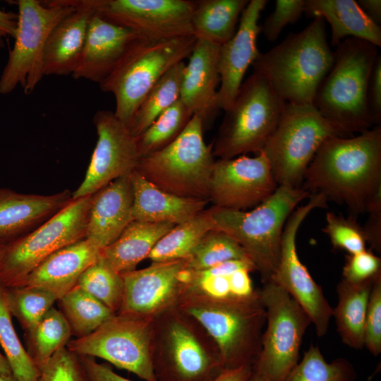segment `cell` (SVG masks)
Returning <instances> with one entry per match:
<instances>
[{"label":"cell","mask_w":381,"mask_h":381,"mask_svg":"<svg viewBox=\"0 0 381 381\" xmlns=\"http://www.w3.org/2000/svg\"><path fill=\"white\" fill-rule=\"evenodd\" d=\"M15 42L0 76V94L11 93L20 85L31 94L42 78L44 52L53 28L75 8V0H18Z\"/></svg>","instance_id":"obj_11"},{"label":"cell","mask_w":381,"mask_h":381,"mask_svg":"<svg viewBox=\"0 0 381 381\" xmlns=\"http://www.w3.org/2000/svg\"><path fill=\"white\" fill-rule=\"evenodd\" d=\"M97 140L83 181L72 198L92 195L111 181L133 172L140 156L137 137L110 110H98L94 116Z\"/></svg>","instance_id":"obj_16"},{"label":"cell","mask_w":381,"mask_h":381,"mask_svg":"<svg viewBox=\"0 0 381 381\" xmlns=\"http://www.w3.org/2000/svg\"><path fill=\"white\" fill-rule=\"evenodd\" d=\"M310 195L301 188L278 186L269 198L250 211L213 205L207 210L215 229L226 233L240 244L265 283L272 279L277 270L287 219L297 205Z\"/></svg>","instance_id":"obj_4"},{"label":"cell","mask_w":381,"mask_h":381,"mask_svg":"<svg viewBox=\"0 0 381 381\" xmlns=\"http://www.w3.org/2000/svg\"><path fill=\"white\" fill-rule=\"evenodd\" d=\"M139 37L96 12L90 22L81 54L71 76L101 83Z\"/></svg>","instance_id":"obj_23"},{"label":"cell","mask_w":381,"mask_h":381,"mask_svg":"<svg viewBox=\"0 0 381 381\" xmlns=\"http://www.w3.org/2000/svg\"><path fill=\"white\" fill-rule=\"evenodd\" d=\"M18 21V13L5 11L0 8V48L4 47V38H14Z\"/></svg>","instance_id":"obj_51"},{"label":"cell","mask_w":381,"mask_h":381,"mask_svg":"<svg viewBox=\"0 0 381 381\" xmlns=\"http://www.w3.org/2000/svg\"><path fill=\"white\" fill-rule=\"evenodd\" d=\"M332 136L350 137L313 104L286 102L279 123L262 150L277 185L301 188L317 150Z\"/></svg>","instance_id":"obj_10"},{"label":"cell","mask_w":381,"mask_h":381,"mask_svg":"<svg viewBox=\"0 0 381 381\" xmlns=\"http://www.w3.org/2000/svg\"><path fill=\"white\" fill-rule=\"evenodd\" d=\"M215 229L207 210L192 219L175 225L155 246L147 259L152 262L187 258L200 241Z\"/></svg>","instance_id":"obj_33"},{"label":"cell","mask_w":381,"mask_h":381,"mask_svg":"<svg viewBox=\"0 0 381 381\" xmlns=\"http://www.w3.org/2000/svg\"><path fill=\"white\" fill-rule=\"evenodd\" d=\"M92 195L73 199L26 235L6 245L0 256V284L21 286L27 277L56 251L85 238Z\"/></svg>","instance_id":"obj_12"},{"label":"cell","mask_w":381,"mask_h":381,"mask_svg":"<svg viewBox=\"0 0 381 381\" xmlns=\"http://www.w3.org/2000/svg\"><path fill=\"white\" fill-rule=\"evenodd\" d=\"M175 224L133 220L118 238L103 248L100 258L119 274L135 270L159 241Z\"/></svg>","instance_id":"obj_30"},{"label":"cell","mask_w":381,"mask_h":381,"mask_svg":"<svg viewBox=\"0 0 381 381\" xmlns=\"http://www.w3.org/2000/svg\"><path fill=\"white\" fill-rule=\"evenodd\" d=\"M71 335L66 319L54 307L31 332L25 333L27 351L40 371L56 352L66 346Z\"/></svg>","instance_id":"obj_36"},{"label":"cell","mask_w":381,"mask_h":381,"mask_svg":"<svg viewBox=\"0 0 381 381\" xmlns=\"http://www.w3.org/2000/svg\"><path fill=\"white\" fill-rule=\"evenodd\" d=\"M4 246H0V256L1 255V253H2L3 250H4Z\"/></svg>","instance_id":"obj_57"},{"label":"cell","mask_w":381,"mask_h":381,"mask_svg":"<svg viewBox=\"0 0 381 381\" xmlns=\"http://www.w3.org/2000/svg\"><path fill=\"white\" fill-rule=\"evenodd\" d=\"M200 119L193 115L170 144L140 159L135 169L160 189L176 195L209 201L215 160L213 143L206 144Z\"/></svg>","instance_id":"obj_8"},{"label":"cell","mask_w":381,"mask_h":381,"mask_svg":"<svg viewBox=\"0 0 381 381\" xmlns=\"http://www.w3.org/2000/svg\"><path fill=\"white\" fill-rule=\"evenodd\" d=\"M359 6L377 25L381 23V1L380 0H358Z\"/></svg>","instance_id":"obj_53"},{"label":"cell","mask_w":381,"mask_h":381,"mask_svg":"<svg viewBox=\"0 0 381 381\" xmlns=\"http://www.w3.org/2000/svg\"><path fill=\"white\" fill-rule=\"evenodd\" d=\"M59 310L66 319L72 335L85 337L115 315L92 296L75 285L57 300Z\"/></svg>","instance_id":"obj_35"},{"label":"cell","mask_w":381,"mask_h":381,"mask_svg":"<svg viewBox=\"0 0 381 381\" xmlns=\"http://www.w3.org/2000/svg\"><path fill=\"white\" fill-rule=\"evenodd\" d=\"M258 295L267 327L253 370L267 381H284L298 363L303 335L312 322L297 301L272 280L263 283Z\"/></svg>","instance_id":"obj_13"},{"label":"cell","mask_w":381,"mask_h":381,"mask_svg":"<svg viewBox=\"0 0 381 381\" xmlns=\"http://www.w3.org/2000/svg\"><path fill=\"white\" fill-rule=\"evenodd\" d=\"M374 279L358 284L342 279L337 287L338 303L332 316L343 343L355 349L364 347L365 315Z\"/></svg>","instance_id":"obj_31"},{"label":"cell","mask_w":381,"mask_h":381,"mask_svg":"<svg viewBox=\"0 0 381 381\" xmlns=\"http://www.w3.org/2000/svg\"><path fill=\"white\" fill-rule=\"evenodd\" d=\"M368 102L374 126L381 123V55L374 62L368 88Z\"/></svg>","instance_id":"obj_48"},{"label":"cell","mask_w":381,"mask_h":381,"mask_svg":"<svg viewBox=\"0 0 381 381\" xmlns=\"http://www.w3.org/2000/svg\"><path fill=\"white\" fill-rule=\"evenodd\" d=\"M267 2V0L249 1L241 15L235 35L220 45L218 104L224 111L233 104L246 71L260 54L257 46L258 35L260 32L258 20Z\"/></svg>","instance_id":"obj_20"},{"label":"cell","mask_w":381,"mask_h":381,"mask_svg":"<svg viewBox=\"0 0 381 381\" xmlns=\"http://www.w3.org/2000/svg\"><path fill=\"white\" fill-rule=\"evenodd\" d=\"M153 321L116 313L91 334L70 340L66 347L78 356L105 360L145 381H157L152 364Z\"/></svg>","instance_id":"obj_14"},{"label":"cell","mask_w":381,"mask_h":381,"mask_svg":"<svg viewBox=\"0 0 381 381\" xmlns=\"http://www.w3.org/2000/svg\"><path fill=\"white\" fill-rule=\"evenodd\" d=\"M333 52V65L317 90L313 105L323 117L353 136L375 126L368 88L378 47L348 37Z\"/></svg>","instance_id":"obj_3"},{"label":"cell","mask_w":381,"mask_h":381,"mask_svg":"<svg viewBox=\"0 0 381 381\" xmlns=\"http://www.w3.org/2000/svg\"><path fill=\"white\" fill-rule=\"evenodd\" d=\"M351 363L338 358L328 363L318 346L311 345L284 381H355Z\"/></svg>","instance_id":"obj_42"},{"label":"cell","mask_w":381,"mask_h":381,"mask_svg":"<svg viewBox=\"0 0 381 381\" xmlns=\"http://www.w3.org/2000/svg\"><path fill=\"white\" fill-rule=\"evenodd\" d=\"M285 103L262 76L253 73L225 111L213 142L214 157L232 159L262 152L279 123Z\"/></svg>","instance_id":"obj_9"},{"label":"cell","mask_w":381,"mask_h":381,"mask_svg":"<svg viewBox=\"0 0 381 381\" xmlns=\"http://www.w3.org/2000/svg\"><path fill=\"white\" fill-rule=\"evenodd\" d=\"M0 374L10 376L13 375L9 364L4 356L0 353Z\"/></svg>","instance_id":"obj_54"},{"label":"cell","mask_w":381,"mask_h":381,"mask_svg":"<svg viewBox=\"0 0 381 381\" xmlns=\"http://www.w3.org/2000/svg\"><path fill=\"white\" fill-rule=\"evenodd\" d=\"M189 0H97V13L139 36L169 40L193 35Z\"/></svg>","instance_id":"obj_17"},{"label":"cell","mask_w":381,"mask_h":381,"mask_svg":"<svg viewBox=\"0 0 381 381\" xmlns=\"http://www.w3.org/2000/svg\"><path fill=\"white\" fill-rule=\"evenodd\" d=\"M196 41L194 35L169 40L139 37L99 84L103 92L114 95V114L127 127L150 90L171 67L190 56Z\"/></svg>","instance_id":"obj_6"},{"label":"cell","mask_w":381,"mask_h":381,"mask_svg":"<svg viewBox=\"0 0 381 381\" xmlns=\"http://www.w3.org/2000/svg\"><path fill=\"white\" fill-rule=\"evenodd\" d=\"M152 364L157 381H210L224 370L214 341L177 306L154 319Z\"/></svg>","instance_id":"obj_5"},{"label":"cell","mask_w":381,"mask_h":381,"mask_svg":"<svg viewBox=\"0 0 381 381\" xmlns=\"http://www.w3.org/2000/svg\"><path fill=\"white\" fill-rule=\"evenodd\" d=\"M333 62L325 20L315 17L301 31L289 34L272 49L260 53L252 66L253 73L262 76L284 102L313 104Z\"/></svg>","instance_id":"obj_2"},{"label":"cell","mask_w":381,"mask_h":381,"mask_svg":"<svg viewBox=\"0 0 381 381\" xmlns=\"http://www.w3.org/2000/svg\"><path fill=\"white\" fill-rule=\"evenodd\" d=\"M301 187L344 204L351 216L365 212L381 186V126L356 136L327 138L309 164Z\"/></svg>","instance_id":"obj_1"},{"label":"cell","mask_w":381,"mask_h":381,"mask_svg":"<svg viewBox=\"0 0 381 381\" xmlns=\"http://www.w3.org/2000/svg\"><path fill=\"white\" fill-rule=\"evenodd\" d=\"M305 5L306 0H277L274 11L260 25V32L268 41H275L288 24L301 18Z\"/></svg>","instance_id":"obj_45"},{"label":"cell","mask_w":381,"mask_h":381,"mask_svg":"<svg viewBox=\"0 0 381 381\" xmlns=\"http://www.w3.org/2000/svg\"><path fill=\"white\" fill-rule=\"evenodd\" d=\"M6 298L12 316L25 333L35 328L58 300L50 291L28 286L6 288Z\"/></svg>","instance_id":"obj_40"},{"label":"cell","mask_w":381,"mask_h":381,"mask_svg":"<svg viewBox=\"0 0 381 381\" xmlns=\"http://www.w3.org/2000/svg\"><path fill=\"white\" fill-rule=\"evenodd\" d=\"M100 252L86 238L67 246L40 264L22 286L44 289L59 299L77 284L83 272L99 259Z\"/></svg>","instance_id":"obj_27"},{"label":"cell","mask_w":381,"mask_h":381,"mask_svg":"<svg viewBox=\"0 0 381 381\" xmlns=\"http://www.w3.org/2000/svg\"><path fill=\"white\" fill-rule=\"evenodd\" d=\"M381 274V259L373 253L364 251L349 255L343 268L344 280L353 284L374 279Z\"/></svg>","instance_id":"obj_47"},{"label":"cell","mask_w":381,"mask_h":381,"mask_svg":"<svg viewBox=\"0 0 381 381\" xmlns=\"http://www.w3.org/2000/svg\"><path fill=\"white\" fill-rule=\"evenodd\" d=\"M71 200L69 190L42 195L0 188V246H6L33 231Z\"/></svg>","instance_id":"obj_24"},{"label":"cell","mask_w":381,"mask_h":381,"mask_svg":"<svg viewBox=\"0 0 381 381\" xmlns=\"http://www.w3.org/2000/svg\"><path fill=\"white\" fill-rule=\"evenodd\" d=\"M185 66L184 61L174 65L150 90L128 126L133 135H140L160 114L180 99Z\"/></svg>","instance_id":"obj_34"},{"label":"cell","mask_w":381,"mask_h":381,"mask_svg":"<svg viewBox=\"0 0 381 381\" xmlns=\"http://www.w3.org/2000/svg\"><path fill=\"white\" fill-rule=\"evenodd\" d=\"M219 48L220 45L197 39L181 80L180 99L200 119L204 131L212 126L220 110L217 90L220 83Z\"/></svg>","instance_id":"obj_21"},{"label":"cell","mask_w":381,"mask_h":381,"mask_svg":"<svg viewBox=\"0 0 381 381\" xmlns=\"http://www.w3.org/2000/svg\"><path fill=\"white\" fill-rule=\"evenodd\" d=\"M130 175L111 181L92 195L85 238L101 250L116 241L133 221Z\"/></svg>","instance_id":"obj_25"},{"label":"cell","mask_w":381,"mask_h":381,"mask_svg":"<svg viewBox=\"0 0 381 381\" xmlns=\"http://www.w3.org/2000/svg\"><path fill=\"white\" fill-rule=\"evenodd\" d=\"M309 201L290 214L282 233L279 261L272 280L288 292L301 306L314 325L318 337L324 336L333 315V308L323 291L300 260L296 250V234L307 217L315 208L327 207L326 198L312 193Z\"/></svg>","instance_id":"obj_15"},{"label":"cell","mask_w":381,"mask_h":381,"mask_svg":"<svg viewBox=\"0 0 381 381\" xmlns=\"http://www.w3.org/2000/svg\"><path fill=\"white\" fill-rule=\"evenodd\" d=\"M304 13L321 17L331 28L330 44L337 47L344 39H361L381 46V28L365 14L354 0H306Z\"/></svg>","instance_id":"obj_29"},{"label":"cell","mask_w":381,"mask_h":381,"mask_svg":"<svg viewBox=\"0 0 381 381\" xmlns=\"http://www.w3.org/2000/svg\"><path fill=\"white\" fill-rule=\"evenodd\" d=\"M247 381H267L258 373L255 372L252 368V372L248 378Z\"/></svg>","instance_id":"obj_55"},{"label":"cell","mask_w":381,"mask_h":381,"mask_svg":"<svg viewBox=\"0 0 381 381\" xmlns=\"http://www.w3.org/2000/svg\"><path fill=\"white\" fill-rule=\"evenodd\" d=\"M369 217L363 227L366 243L377 252L381 250V210L367 212Z\"/></svg>","instance_id":"obj_50"},{"label":"cell","mask_w":381,"mask_h":381,"mask_svg":"<svg viewBox=\"0 0 381 381\" xmlns=\"http://www.w3.org/2000/svg\"><path fill=\"white\" fill-rule=\"evenodd\" d=\"M193 116L181 99L176 101L137 137L140 158L173 142L185 129Z\"/></svg>","instance_id":"obj_38"},{"label":"cell","mask_w":381,"mask_h":381,"mask_svg":"<svg viewBox=\"0 0 381 381\" xmlns=\"http://www.w3.org/2000/svg\"><path fill=\"white\" fill-rule=\"evenodd\" d=\"M176 306L208 333L219 349L224 370L253 365L266 323L265 308L258 294L242 301L182 299Z\"/></svg>","instance_id":"obj_7"},{"label":"cell","mask_w":381,"mask_h":381,"mask_svg":"<svg viewBox=\"0 0 381 381\" xmlns=\"http://www.w3.org/2000/svg\"><path fill=\"white\" fill-rule=\"evenodd\" d=\"M252 365L226 369L210 381H247L252 372Z\"/></svg>","instance_id":"obj_52"},{"label":"cell","mask_w":381,"mask_h":381,"mask_svg":"<svg viewBox=\"0 0 381 381\" xmlns=\"http://www.w3.org/2000/svg\"><path fill=\"white\" fill-rule=\"evenodd\" d=\"M130 176L133 190V220L176 225L196 216L209 203L163 190L135 170Z\"/></svg>","instance_id":"obj_28"},{"label":"cell","mask_w":381,"mask_h":381,"mask_svg":"<svg viewBox=\"0 0 381 381\" xmlns=\"http://www.w3.org/2000/svg\"><path fill=\"white\" fill-rule=\"evenodd\" d=\"M277 187L262 151L254 157L219 159L212 172L209 201L213 206L245 210L260 205Z\"/></svg>","instance_id":"obj_18"},{"label":"cell","mask_w":381,"mask_h":381,"mask_svg":"<svg viewBox=\"0 0 381 381\" xmlns=\"http://www.w3.org/2000/svg\"><path fill=\"white\" fill-rule=\"evenodd\" d=\"M187 268L202 270L234 260L248 259L240 244L226 233L209 231L187 258Z\"/></svg>","instance_id":"obj_41"},{"label":"cell","mask_w":381,"mask_h":381,"mask_svg":"<svg viewBox=\"0 0 381 381\" xmlns=\"http://www.w3.org/2000/svg\"><path fill=\"white\" fill-rule=\"evenodd\" d=\"M76 285L115 314L119 311L124 291L122 276L111 269L100 255L83 272Z\"/></svg>","instance_id":"obj_39"},{"label":"cell","mask_w":381,"mask_h":381,"mask_svg":"<svg viewBox=\"0 0 381 381\" xmlns=\"http://www.w3.org/2000/svg\"><path fill=\"white\" fill-rule=\"evenodd\" d=\"M79 356L92 381H131L114 373L109 367L97 363L92 357Z\"/></svg>","instance_id":"obj_49"},{"label":"cell","mask_w":381,"mask_h":381,"mask_svg":"<svg viewBox=\"0 0 381 381\" xmlns=\"http://www.w3.org/2000/svg\"><path fill=\"white\" fill-rule=\"evenodd\" d=\"M0 345L17 381H39L41 371L21 344L12 322L6 288L0 284Z\"/></svg>","instance_id":"obj_37"},{"label":"cell","mask_w":381,"mask_h":381,"mask_svg":"<svg viewBox=\"0 0 381 381\" xmlns=\"http://www.w3.org/2000/svg\"><path fill=\"white\" fill-rule=\"evenodd\" d=\"M364 346L374 356L381 352V274L374 279L368 303Z\"/></svg>","instance_id":"obj_46"},{"label":"cell","mask_w":381,"mask_h":381,"mask_svg":"<svg viewBox=\"0 0 381 381\" xmlns=\"http://www.w3.org/2000/svg\"><path fill=\"white\" fill-rule=\"evenodd\" d=\"M97 0H75V9L50 32L44 52V75H72L81 54Z\"/></svg>","instance_id":"obj_26"},{"label":"cell","mask_w":381,"mask_h":381,"mask_svg":"<svg viewBox=\"0 0 381 381\" xmlns=\"http://www.w3.org/2000/svg\"><path fill=\"white\" fill-rule=\"evenodd\" d=\"M248 0L194 1L192 28L197 39L222 45L235 35Z\"/></svg>","instance_id":"obj_32"},{"label":"cell","mask_w":381,"mask_h":381,"mask_svg":"<svg viewBox=\"0 0 381 381\" xmlns=\"http://www.w3.org/2000/svg\"><path fill=\"white\" fill-rule=\"evenodd\" d=\"M0 381H17L13 375L6 376L0 374Z\"/></svg>","instance_id":"obj_56"},{"label":"cell","mask_w":381,"mask_h":381,"mask_svg":"<svg viewBox=\"0 0 381 381\" xmlns=\"http://www.w3.org/2000/svg\"><path fill=\"white\" fill-rule=\"evenodd\" d=\"M335 248L353 255L366 250V240L363 227L353 216L345 218L333 212L326 214V225L322 229Z\"/></svg>","instance_id":"obj_43"},{"label":"cell","mask_w":381,"mask_h":381,"mask_svg":"<svg viewBox=\"0 0 381 381\" xmlns=\"http://www.w3.org/2000/svg\"><path fill=\"white\" fill-rule=\"evenodd\" d=\"M253 271H256L255 267L248 259L229 260L202 270L186 268L183 274L179 301L250 299L258 294L250 277V272Z\"/></svg>","instance_id":"obj_22"},{"label":"cell","mask_w":381,"mask_h":381,"mask_svg":"<svg viewBox=\"0 0 381 381\" xmlns=\"http://www.w3.org/2000/svg\"><path fill=\"white\" fill-rule=\"evenodd\" d=\"M39 381H92L78 355L64 347L42 368Z\"/></svg>","instance_id":"obj_44"},{"label":"cell","mask_w":381,"mask_h":381,"mask_svg":"<svg viewBox=\"0 0 381 381\" xmlns=\"http://www.w3.org/2000/svg\"><path fill=\"white\" fill-rule=\"evenodd\" d=\"M187 258L152 262L141 270L121 274L124 291L117 313L155 319L176 306Z\"/></svg>","instance_id":"obj_19"}]
</instances>
